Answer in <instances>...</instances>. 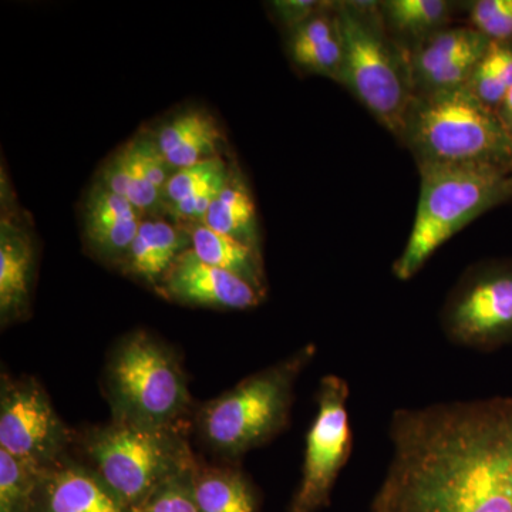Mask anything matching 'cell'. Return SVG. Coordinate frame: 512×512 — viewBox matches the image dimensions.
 I'll return each instance as SVG.
<instances>
[{"instance_id": "6da1fadb", "label": "cell", "mask_w": 512, "mask_h": 512, "mask_svg": "<svg viewBox=\"0 0 512 512\" xmlns=\"http://www.w3.org/2000/svg\"><path fill=\"white\" fill-rule=\"evenodd\" d=\"M370 512H512V396L400 409Z\"/></svg>"}, {"instance_id": "7a4b0ae2", "label": "cell", "mask_w": 512, "mask_h": 512, "mask_svg": "<svg viewBox=\"0 0 512 512\" xmlns=\"http://www.w3.org/2000/svg\"><path fill=\"white\" fill-rule=\"evenodd\" d=\"M399 140L417 168L493 165L512 170V137L497 110L467 87L416 93Z\"/></svg>"}, {"instance_id": "3957f363", "label": "cell", "mask_w": 512, "mask_h": 512, "mask_svg": "<svg viewBox=\"0 0 512 512\" xmlns=\"http://www.w3.org/2000/svg\"><path fill=\"white\" fill-rule=\"evenodd\" d=\"M343 67L340 82L399 140L414 96L410 52L386 25L379 2H333Z\"/></svg>"}, {"instance_id": "277c9868", "label": "cell", "mask_w": 512, "mask_h": 512, "mask_svg": "<svg viewBox=\"0 0 512 512\" xmlns=\"http://www.w3.org/2000/svg\"><path fill=\"white\" fill-rule=\"evenodd\" d=\"M419 205L409 241L393 265L409 281L448 239L485 212L512 198V170L493 165L430 167L419 170Z\"/></svg>"}, {"instance_id": "5b68a950", "label": "cell", "mask_w": 512, "mask_h": 512, "mask_svg": "<svg viewBox=\"0 0 512 512\" xmlns=\"http://www.w3.org/2000/svg\"><path fill=\"white\" fill-rule=\"evenodd\" d=\"M316 352L313 343L303 346L205 404L197 416L202 440L227 457L274 440L288 426L296 382Z\"/></svg>"}, {"instance_id": "8992f818", "label": "cell", "mask_w": 512, "mask_h": 512, "mask_svg": "<svg viewBox=\"0 0 512 512\" xmlns=\"http://www.w3.org/2000/svg\"><path fill=\"white\" fill-rule=\"evenodd\" d=\"M106 384L114 419L173 429L190 406L187 377L177 356L146 330L124 336L111 350Z\"/></svg>"}, {"instance_id": "52a82bcc", "label": "cell", "mask_w": 512, "mask_h": 512, "mask_svg": "<svg viewBox=\"0 0 512 512\" xmlns=\"http://www.w3.org/2000/svg\"><path fill=\"white\" fill-rule=\"evenodd\" d=\"M94 471L128 511L197 460L175 427L157 429L114 419L87 436Z\"/></svg>"}, {"instance_id": "ba28073f", "label": "cell", "mask_w": 512, "mask_h": 512, "mask_svg": "<svg viewBox=\"0 0 512 512\" xmlns=\"http://www.w3.org/2000/svg\"><path fill=\"white\" fill-rule=\"evenodd\" d=\"M451 342L491 350L512 343V261H494L467 271L441 312Z\"/></svg>"}, {"instance_id": "9c48e42d", "label": "cell", "mask_w": 512, "mask_h": 512, "mask_svg": "<svg viewBox=\"0 0 512 512\" xmlns=\"http://www.w3.org/2000/svg\"><path fill=\"white\" fill-rule=\"evenodd\" d=\"M349 384L340 376L320 380L318 413L306 436L302 480L289 512H316L328 507L333 487L352 454Z\"/></svg>"}, {"instance_id": "30bf717a", "label": "cell", "mask_w": 512, "mask_h": 512, "mask_svg": "<svg viewBox=\"0 0 512 512\" xmlns=\"http://www.w3.org/2000/svg\"><path fill=\"white\" fill-rule=\"evenodd\" d=\"M64 426L40 383L2 376L0 448L30 466L47 468L63 461L69 443Z\"/></svg>"}, {"instance_id": "8fae6325", "label": "cell", "mask_w": 512, "mask_h": 512, "mask_svg": "<svg viewBox=\"0 0 512 512\" xmlns=\"http://www.w3.org/2000/svg\"><path fill=\"white\" fill-rule=\"evenodd\" d=\"M37 245L29 220L23 217L5 167H2L0 212V323L3 328L30 312L35 282Z\"/></svg>"}, {"instance_id": "7c38bea8", "label": "cell", "mask_w": 512, "mask_h": 512, "mask_svg": "<svg viewBox=\"0 0 512 512\" xmlns=\"http://www.w3.org/2000/svg\"><path fill=\"white\" fill-rule=\"evenodd\" d=\"M154 292L180 305L221 311H247L266 296L239 276L202 261L192 248L178 256Z\"/></svg>"}, {"instance_id": "4fadbf2b", "label": "cell", "mask_w": 512, "mask_h": 512, "mask_svg": "<svg viewBox=\"0 0 512 512\" xmlns=\"http://www.w3.org/2000/svg\"><path fill=\"white\" fill-rule=\"evenodd\" d=\"M144 218L130 201L93 178L79 202L84 249L101 264L119 268Z\"/></svg>"}, {"instance_id": "5bb4252c", "label": "cell", "mask_w": 512, "mask_h": 512, "mask_svg": "<svg viewBox=\"0 0 512 512\" xmlns=\"http://www.w3.org/2000/svg\"><path fill=\"white\" fill-rule=\"evenodd\" d=\"M146 131L175 170L231 156L224 128L205 107H181Z\"/></svg>"}, {"instance_id": "9a60e30c", "label": "cell", "mask_w": 512, "mask_h": 512, "mask_svg": "<svg viewBox=\"0 0 512 512\" xmlns=\"http://www.w3.org/2000/svg\"><path fill=\"white\" fill-rule=\"evenodd\" d=\"M33 512H130L96 471L60 461L47 468Z\"/></svg>"}, {"instance_id": "2e32d148", "label": "cell", "mask_w": 512, "mask_h": 512, "mask_svg": "<svg viewBox=\"0 0 512 512\" xmlns=\"http://www.w3.org/2000/svg\"><path fill=\"white\" fill-rule=\"evenodd\" d=\"M190 248V235L180 224L165 217H146L117 269L154 291L178 256Z\"/></svg>"}, {"instance_id": "e0dca14e", "label": "cell", "mask_w": 512, "mask_h": 512, "mask_svg": "<svg viewBox=\"0 0 512 512\" xmlns=\"http://www.w3.org/2000/svg\"><path fill=\"white\" fill-rule=\"evenodd\" d=\"M231 156L211 158L175 171L164 190V214L175 224L204 221L229 174Z\"/></svg>"}, {"instance_id": "ac0fdd59", "label": "cell", "mask_w": 512, "mask_h": 512, "mask_svg": "<svg viewBox=\"0 0 512 512\" xmlns=\"http://www.w3.org/2000/svg\"><path fill=\"white\" fill-rule=\"evenodd\" d=\"M202 224L262 251L254 194L247 175L234 157L229 165L227 183L208 208Z\"/></svg>"}, {"instance_id": "d6986e66", "label": "cell", "mask_w": 512, "mask_h": 512, "mask_svg": "<svg viewBox=\"0 0 512 512\" xmlns=\"http://www.w3.org/2000/svg\"><path fill=\"white\" fill-rule=\"evenodd\" d=\"M191 238V248L198 258L247 281L261 292H268L262 251L220 234L202 222L180 224Z\"/></svg>"}, {"instance_id": "ffe728a7", "label": "cell", "mask_w": 512, "mask_h": 512, "mask_svg": "<svg viewBox=\"0 0 512 512\" xmlns=\"http://www.w3.org/2000/svg\"><path fill=\"white\" fill-rule=\"evenodd\" d=\"M191 487L200 512H259L261 497L242 471L201 466L191 471Z\"/></svg>"}, {"instance_id": "44dd1931", "label": "cell", "mask_w": 512, "mask_h": 512, "mask_svg": "<svg viewBox=\"0 0 512 512\" xmlns=\"http://www.w3.org/2000/svg\"><path fill=\"white\" fill-rule=\"evenodd\" d=\"M94 180L114 194L126 198L144 217H165L163 194L148 180L131 140L107 156L94 175Z\"/></svg>"}, {"instance_id": "7402d4cb", "label": "cell", "mask_w": 512, "mask_h": 512, "mask_svg": "<svg viewBox=\"0 0 512 512\" xmlns=\"http://www.w3.org/2000/svg\"><path fill=\"white\" fill-rule=\"evenodd\" d=\"M379 6L390 35L404 47L412 42L410 49L446 29L454 10L447 0H386Z\"/></svg>"}, {"instance_id": "603a6c76", "label": "cell", "mask_w": 512, "mask_h": 512, "mask_svg": "<svg viewBox=\"0 0 512 512\" xmlns=\"http://www.w3.org/2000/svg\"><path fill=\"white\" fill-rule=\"evenodd\" d=\"M491 43L493 42L476 29L446 28L412 47L409 52L414 94L417 87L426 82L431 74L439 72L461 56L488 49Z\"/></svg>"}, {"instance_id": "cb8c5ba5", "label": "cell", "mask_w": 512, "mask_h": 512, "mask_svg": "<svg viewBox=\"0 0 512 512\" xmlns=\"http://www.w3.org/2000/svg\"><path fill=\"white\" fill-rule=\"evenodd\" d=\"M45 471L0 448V512H33Z\"/></svg>"}, {"instance_id": "d4e9b609", "label": "cell", "mask_w": 512, "mask_h": 512, "mask_svg": "<svg viewBox=\"0 0 512 512\" xmlns=\"http://www.w3.org/2000/svg\"><path fill=\"white\" fill-rule=\"evenodd\" d=\"M192 468L165 481L130 512H200L192 494Z\"/></svg>"}, {"instance_id": "484cf974", "label": "cell", "mask_w": 512, "mask_h": 512, "mask_svg": "<svg viewBox=\"0 0 512 512\" xmlns=\"http://www.w3.org/2000/svg\"><path fill=\"white\" fill-rule=\"evenodd\" d=\"M471 28L493 43L512 42V0H478L470 5Z\"/></svg>"}, {"instance_id": "4316f807", "label": "cell", "mask_w": 512, "mask_h": 512, "mask_svg": "<svg viewBox=\"0 0 512 512\" xmlns=\"http://www.w3.org/2000/svg\"><path fill=\"white\" fill-rule=\"evenodd\" d=\"M488 52H490V49H488ZM488 52L485 53L483 60L478 63L466 87L485 106L497 110L500 104L503 103L504 97L507 96L508 87Z\"/></svg>"}, {"instance_id": "83f0119b", "label": "cell", "mask_w": 512, "mask_h": 512, "mask_svg": "<svg viewBox=\"0 0 512 512\" xmlns=\"http://www.w3.org/2000/svg\"><path fill=\"white\" fill-rule=\"evenodd\" d=\"M325 2L316 0H275L269 3L272 13L288 32L303 25L319 12Z\"/></svg>"}, {"instance_id": "f1b7e54d", "label": "cell", "mask_w": 512, "mask_h": 512, "mask_svg": "<svg viewBox=\"0 0 512 512\" xmlns=\"http://www.w3.org/2000/svg\"><path fill=\"white\" fill-rule=\"evenodd\" d=\"M497 114L505 130H507L512 137V87L508 90L507 96L504 97L503 103L498 107Z\"/></svg>"}]
</instances>
